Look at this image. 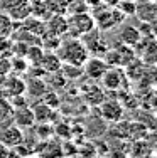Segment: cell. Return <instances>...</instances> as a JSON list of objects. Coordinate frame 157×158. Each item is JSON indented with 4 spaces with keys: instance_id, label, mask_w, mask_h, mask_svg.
<instances>
[{
    "instance_id": "obj_17",
    "label": "cell",
    "mask_w": 157,
    "mask_h": 158,
    "mask_svg": "<svg viewBox=\"0 0 157 158\" xmlns=\"http://www.w3.org/2000/svg\"><path fill=\"white\" fill-rule=\"evenodd\" d=\"M32 111H34V118H36V123H46L47 119H49V114H52V108L47 106L46 103H37L34 108H32Z\"/></svg>"
},
{
    "instance_id": "obj_23",
    "label": "cell",
    "mask_w": 157,
    "mask_h": 158,
    "mask_svg": "<svg viewBox=\"0 0 157 158\" xmlns=\"http://www.w3.org/2000/svg\"><path fill=\"white\" fill-rule=\"evenodd\" d=\"M27 2H31V0H0V12L9 14L15 7L22 5V3H27Z\"/></svg>"
},
{
    "instance_id": "obj_27",
    "label": "cell",
    "mask_w": 157,
    "mask_h": 158,
    "mask_svg": "<svg viewBox=\"0 0 157 158\" xmlns=\"http://www.w3.org/2000/svg\"><path fill=\"white\" fill-rule=\"evenodd\" d=\"M29 158H42V156H34V155H32V156H29Z\"/></svg>"
},
{
    "instance_id": "obj_25",
    "label": "cell",
    "mask_w": 157,
    "mask_h": 158,
    "mask_svg": "<svg viewBox=\"0 0 157 158\" xmlns=\"http://www.w3.org/2000/svg\"><path fill=\"white\" fill-rule=\"evenodd\" d=\"M9 155H10V150L7 148L2 141H0V158H10Z\"/></svg>"
},
{
    "instance_id": "obj_26",
    "label": "cell",
    "mask_w": 157,
    "mask_h": 158,
    "mask_svg": "<svg viewBox=\"0 0 157 158\" xmlns=\"http://www.w3.org/2000/svg\"><path fill=\"white\" fill-rule=\"evenodd\" d=\"M100 2L103 3V5H108V7H115L117 5L118 2H120V0H100Z\"/></svg>"
},
{
    "instance_id": "obj_1",
    "label": "cell",
    "mask_w": 157,
    "mask_h": 158,
    "mask_svg": "<svg viewBox=\"0 0 157 158\" xmlns=\"http://www.w3.org/2000/svg\"><path fill=\"white\" fill-rule=\"evenodd\" d=\"M56 54L59 56L61 62L66 64H74V66H83L89 57V52L85 42L76 37H68V39H61V44L56 49Z\"/></svg>"
},
{
    "instance_id": "obj_15",
    "label": "cell",
    "mask_w": 157,
    "mask_h": 158,
    "mask_svg": "<svg viewBox=\"0 0 157 158\" xmlns=\"http://www.w3.org/2000/svg\"><path fill=\"white\" fill-rule=\"evenodd\" d=\"M142 52H140V61L144 64H157V42L154 39L142 40Z\"/></svg>"
},
{
    "instance_id": "obj_3",
    "label": "cell",
    "mask_w": 157,
    "mask_h": 158,
    "mask_svg": "<svg viewBox=\"0 0 157 158\" xmlns=\"http://www.w3.org/2000/svg\"><path fill=\"white\" fill-rule=\"evenodd\" d=\"M105 61L108 62V66H127L130 61L135 59V52L130 46L120 44L118 49H108L107 54H105Z\"/></svg>"
},
{
    "instance_id": "obj_14",
    "label": "cell",
    "mask_w": 157,
    "mask_h": 158,
    "mask_svg": "<svg viewBox=\"0 0 157 158\" xmlns=\"http://www.w3.org/2000/svg\"><path fill=\"white\" fill-rule=\"evenodd\" d=\"M61 59L56 54V51H44L42 59H41V67L46 71V74L49 73H56V71L61 69Z\"/></svg>"
},
{
    "instance_id": "obj_8",
    "label": "cell",
    "mask_w": 157,
    "mask_h": 158,
    "mask_svg": "<svg viewBox=\"0 0 157 158\" xmlns=\"http://www.w3.org/2000/svg\"><path fill=\"white\" fill-rule=\"evenodd\" d=\"M46 32L63 37L68 34V19L61 14H51L46 20Z\"/></svg>"
},
{
    "instance_id": "obj_22",
    "label": "cell",
    "mask_w": 157,
    "mask_h": 158,
    "mask_svg": "<svg viewBox=\"0 0 157 158\" xmlns=\"http://www.w3.org/2000/svg\"><path fill=\"white\" fill-rule=\"evenodd\" d=\"M117 7L125 14L127 17L129 15H135V10H137V2L135 0H120L117 3Z\"/></svg>"
},
{
    "instance_id": "obj_6",
    "label": "cell",
    "mask_w": 157,
    "mask_h": 158,
    "mask_svg": "<svg viewBox=\"0 0 157 158\" xmlns=\"http://www.w3.org/2000/svg\"><path fill=\"white\" fill-rule=\"evenodd\" d=\"M0 141L7 146V148H14V146H19L20 143H24V130L19 128L17 125L7 126L0 131Z\"/></svg>"
},
{
    "instance_id": "obj_4",
    "label": "cell",
    "mask_w": 157,
    "mask_h": 158,
    "mask_svg": "<svg viewBox=\"0 0 157 158\" xmlns=\"http://www.w3.org/2000/svg\"><path fill=\"white\" fill-rule=\"evenodd\" d=\"M108 62L105 61L103 57H96V56H89L86 59V62L83 64V71L85 74L91 79V81H100V79L103 77V74L107 73L108 69Z\"/></svg>"
},
{
    "instance_id": "obj_5",
    "label": "cell",
    "mask_w": 157,
    "mask_h": 158,
    "mask_svg": "<svg viewBox=\"0 0 157 158\" xmlns=\"http://www.w3.org/2000/svg\"><path fill=\"white\" fill-rule=\"evenodd\" d=\"M123 106L120 101L117 99H103L102 103H100V114H102V118L105 121L108 123H117L122 119L123 116Z\"/></svg>"
},
{
    "instance_id": "obj_7",
    "label": "cell",
    "mask_w": 157,
    "mask_h": 158,
    "mask_svg": "<svg viewBox=\"0 0 157 158\" xmlns=\"http://www.w3.org/2000/svg\"><path fill=\"white\" fill-rule=\"evenodd\" d=\"M2 89L5 91L7 96H19V94H25V81L20 77V74H14L9 73L5 76Z\"/></svg>"
},
{
    "instance_id": "obj_12",
    "label": "cell",
    "mask_w": 157,
    "mask_h": 158,
    "mask_svg": "<svg viewBox=\"0 0 157 158\" xmlns=\"http://www.w3.org/2000/svg\"><path fill=\"white\" fill-rule=\"evenodd\" d=\"M47 91V82L44 81L42 77H37V76H32L25 82V93L29 96L36 98V99H41Z\"/></svg>"
},
{
    "instance_id": "obj_28",
    "label": "cell",
    "mask_w": 157,
    "mask_h": 158,
    "mask_svg": "<svg viewBox=\"0 0 157 158\" xmlns=\"http://www.w3.org/2000/svg\"><path fill=\"white\" fill-rule=\"evenodd\" d=\"M135 2H137V0H135Z\"/></svg>"
},
{
    "instance_id": "obj_13",
    "label": "cell",
    "mask_w": 157,
    "mask_h": 158,
    "mask_svg": "<svg viewBox=\"0 0 157 158\" xmlns=\"http://www.w3.org/2000/svg\"><path fill=\"white\" fill-rule=\"evenodd\" d=\"M142 40V32L133 25H123L120 31V42L125 46L135 47L139 46V42Z\"/></svg>"
},
{
    "instance_id": "obj_16",
    "label": "cell",
    "mask_w": 157,
    "mask_h": 158,
    "mask_svg": "<svg viewBox=\"0 0 157 158\" xmlns=\"http://www.w3.org/2000/svg\"><path fill=\"white\" fill-rule=\"evenodd\" d=\"M46 76H49V79H46L47 88L54 89V91H59V89H63L68 84V79L64 77V74L61 73V69L56 71V73H49V74H46Z\"/></svg>"
},
{
    "instance_id": "obj_2",
    "label": "cell",
    "mask_w": 157,
    "mask_h": 158,
    "mask_svg": "<svg viewBox=\"0 0 157 158\" xmlns=\"http://www.w3.org/2000/svg\"><path fill=\"white\" fill-rule=\"evenodd\" d=\"M95 27H96L95 19H93L91 14L78 12V14H73L71 17H68V34H66V35L81 39V37H85L88 32H91Z\"/></svg>"
},
{
    "instance_id": "obj_18",
    "label": "cell",
    "mask_w": 157,
    "mask_h": 158,
    "mask_svg": "<svg viewBox=\"0 0 157 158\" xmlns=\"http://www.w3.org/2000/svg\"><path fill=\"white\" fill-rule=\"evenodd\" d=\"M61 73L64 74V77L68 81H73V79H78L85 74L83 71V66H74V64H66L63 62L61 64Z\"/></svg>"
},
{
    "instance_id": "obj_24",
    "label": "cell",
    "mask_w": 157,
    "mask_h": 158,
    "mask_svg": "<svg viewBox=\"0 0 157 158\" xmlns=\"http://www.w3.org/2000/svg\"><path fill=\"white\" fill-rule=\"evenodd\" d=\"M10 73V59L5 54H0V74L7 76Z\"/></svg>"
},
{
    "instance_id": "obj_20",
    "label": "cell",
    "mask_w": 157,
    "mask_h": 158,
    "mask_svg": "<svg viewBox=\"0 0 157 158\" xmlns=\"http://www.w3.org/2000/svg\"><path fill=\"white\" fill-rule=\"evenodd\" d=\"M42 54H44V49L41 47V44H36V46H29L27 47V52H25V59H27L29 64H41V59H42Z\"/></svg>"
},
{
    "instance_id": "obj_9",
    "label": "cell",
    "mask_w": 157,
    "mask_h": 158,
    "mask_svg": "<svg viewBox=\"0 0 157 158\" xmlns=\"http://www.w3.org/2000/svg\"><path fill=\"white\" fill-rule=\"evenodd\" d=\"M14 114V123L22 128V130H27V128H32L36 125V118H34V111L29 106H22V108H15L12 111Z\"/></svg>"
},
{
    "instance_id": "obj_10",
    "label": "cell",
    "mask_w": 157,
    "mask_h": 158,
    "mask_svg": "<svg viewBox=\"0 0 157 158\" xmlns=\"http://www.w3.org/2000/svg\"><path fill=\"white\" fill-rule=\"evenodd\" d=\"M123 79H125V76H123L122 71L120 69H115V67L110 66L100 81H102L103 88L111 89V91H118V89L122 88V81H123Z\"/></svg>"
},
{
    "instance_id": "obj_21",
    "label": "cell",
    "mask_w": 157,
    "mask_h": 158,
    "mask_svg": "<svg viewBox=\"0 0 157 158\" xmlns=\"http://www.w3.org/2000/svg\"><path fill=\"white\" fill-rule=\"evenodd\" d=\"M89 104H100L105 99V93L103 89H100L98 86H91L89 88V96H86Z\"/></svg>"
},
{
    "instance_id": "obj_11",
    "label": "cell",
    "mask_w": 157,
    "mask_h": 158,
    "mask_svg": "<svg viewBox=\"0 0 157 158\" xmlns=\"http://www.w3.org/2000/svg\"><path fill=\"white\" fill-rule=\"evenodd\" d=\"M20 29L41 39V35L46 32V22H44V19H39L36 15H29L27 19H24L20 22Z\"/></svg>"
},
{
    "instance_id": "obj_19",
    "label": "cell",
    "mask_w": 157,
    "mask_h": 158,
    "mask_svg": "<svg viewBox=\"0 0 157 158\" xmlns=\"http://www.w3.org/2000/svg\"><path fill=\"white\" fill-rule=\"evenodd\" d=\"M14 32H15V22L7 15L5 12H0V35L12 37Z\"/></svg>"
}]
</instances>
